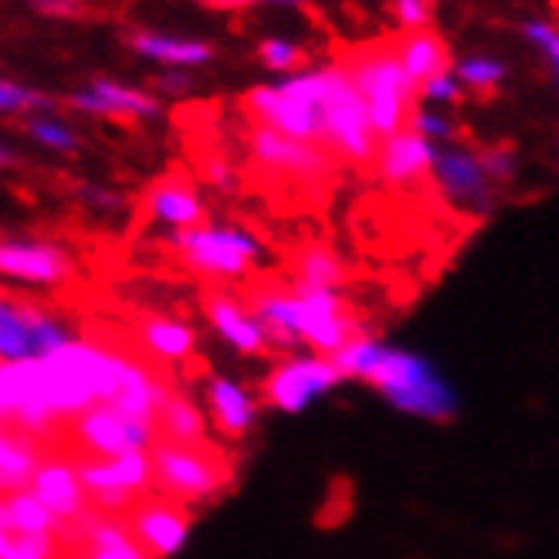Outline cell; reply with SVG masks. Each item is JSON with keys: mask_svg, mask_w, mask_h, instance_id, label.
Instances as JSON below:
<instances>
[{"mask_svg": "<svg viewBox=\"0 0 559 559\" xmlns=\"http://www.w3.org/2000/svg\"><path fill=\"white\" fill-rule=\"evenodd\" d=\"M0 559H58V536L0 533Z\"/></svg>", "mask_w": 559, "mask_h": 559, "instance_id": "cell-36", "label": "cell"}, {"mask_svg": "<svg viewBox=\"0 0 559 559\" xmlns=\"http://www.w3.org/2000/svg\"><path fill=\"white\" fill-rule=\"evenodd\" d=\"M75 539L85 546L79 559H153L129 530V522L106 515L98 509H85L72 522Z\"/></svg>", "mask_w": 559, "mask_h": 559, "instance_id": "cell-20", "label": "cell"}, {"mask_svg": "<svg viewBox=\"0 0 559 559\" xmlns=\"http://www.w3.org/2000/svg\"><path fill=\"white\" fill-rule=\"evenodd\" d=\"M435 159H438V143L424 140L420 133L407 126L404 133L380 140L377 150V174L390 187H411L424 177L435 174Z\"/></svg>", "mask_w": 559, "mask_h": 559, "instance_id": "cell-18", "label": "cell"}, {"mask_svg": "<svg viewBox=\"0 0 559 559\" xmlns=\"http://www.w3.org/2000/svg\"><path fill=\"white\" fill-rule=\"evenodd\" d=\"M346 69L353 72L359 92L367 98V109L373 119L377 136H397L411 126L414 116V98L417 85L407 79L397 45H373L359 48L356 55L346 58Z\"/></svg>", "mask_w": 559, "mask_h": 559, "instance_id": "cell-6", "label": "cell"}, {"mask_svg": "<svg viewBox=\"0 0 559 559\" xmlns=\"http://www.w3.org/2000/svg\"><path fill=\"white\" fill-rule=\"evenodd\" d=\"M522 31H525V38H530V45H536L543 51V58L549 61V69L559 79V27L549 24V21H530Z\"/></svg>", "mask_w": 559, "mask_h": 559, "instance_id": "cell-41", "label": "cell"}, {"mask_svg": "<svg viewBox=\"0 0 559 559\" xmlns=\"http://www.w3.org/2000/svg\"><path fill=\"white\" fill-rule=\"evenodd\" d=\"M129 48L146 61H156L163 69H180V72L207 64L214 58V48L207 41L174 38V35H159V31H133V35H129Z\"/></svg>", "mask_w": 559, "mask_h": 559, "instance_id": "cell-25", "label": "cell"}, {"mask_svg": "<svg viewBox=\"0 0 559 559\" xmlns=\"http://www.w3.org/2000/svg\"><path fill=\"white\" fill-rule=\"evenodd\" d=\"M41 451L38 438H27L21 431H4L0 435V491H24L41 472Z\"/></svg>", "mask_w": 559, "mask_h": 559, "instance_id": "cell-28", "label": "cell"}, {"mask_svg": "<svg viewBox=\"0 0 559 559\" xmlns=\"http://www.w3.org/2000/svg\"><path fill=\"white\" fill-rule=\"evenodd\" d=\"M383 349H386V343H380V340L370 336V333H359V336H353V340L333 356V364H336V370H340L343 380H359V383H367L370 373H373L377 364H380Z\"/></svg>", "mask_w": 559, "mask_h": 559, "instance_id": "cell-32", "label": "cell"}, {"mask_svg": "<svg viewBox=\"0 0 559 559\" xmlns=\"http://www.w3.org/2000/svg\"><path fill=\"white\" fill-rule=\"evenodd\" d=\"M153 475L156 491H163L177 506L207 502L231 481L227 468H221L204 448H183L170 441H159L153 448Z\"/></svg>", "mask_w": 559, "mask_h": 559, "instance_id": "cell-9", "label": "cell"}, {"mask_svg": "<svg viewBox=\"0 0 559 559\" xmlns=\"http://www.w3.org/2000/svg\"><path fill=\"white\" fill-rule=\"evenodd\" d=\"M140 343L150 356L163 359V364H183L197 349V333H193V325L180 319L150 316L140 325Z\"/></svg>", "mask_w": 559, "mask_h": 559, "instance_id": "cell-29", "label": "cell"}, {"mask_svg": "<svg viewBox=\"0 0 559 559\" xmlns=\"http://www.w3.org/2000/svg\"><path fill=\"white\" fill-rule=\"evenodd\" d=\"M0 112L4 116H45L55 112V98L14 79H0Z\"/></svg>", "mask_w": 559, "mask_h": 559, "instance_id": "cell-34", "label": "cell"}, {"mask_svg": "<svg viewBox=\"0 0 559 559\" xmlns=\"http://www.w3.org/2000/svg\"><path fill=\"white\" fill-rule=\"evenodd\" d=\"M156 431L163 441L183 444V448H204L207 441V417L183 393H170V401L163 404L156 417Z\"/></svg>", "mask_w": 559, "mask_h": 559, "instance_id": "cell-30", "label": "cell"}, {"mask_svg": "<svg viewBox=\"0 0 559 559\" xmlns=\"http://www.w3.org/2000/svg\"><path fill=\"white\" fill-rule=\"evenodd\" d=\"M393 17L407 31H427V24H431V0H393Z\"/></svg>", "mask_w": 559, "mask_h": 559, "instance_id": "cell-42", "label": "cell"}, {"mask_svg": "<svg viewBox=\"0 0 559 559\" xmlns=\"http://www.w3.org/2000/svg\"><path fill=\"white\" fill-rule=\"evenodd\" d=\"M322 146L349 163H373L380 136L373 129L367 98L359 92L353 72L343 64H329V92L322 106Z\"/></svg>", "mask_w": 559, "mask_h": 559, "instance_id": "cell-7", "label": "cell"}, {"mask_svg": "<svg viewBox=\"0 0 559 559\" xmlns=\"http://www.w3.org/2000/svg\"><path fill=\"white\" fill-rule=\"evenodd\" d=\"M367 386H373L393 411L417 417V420L448 424L457 414L454 386L438 373L431 359H424L411 349L386 346Z\"/></svg>", "mask_w": 559, "mask_h": 559, "instance_id": "cell-3", "label": "cell"}, {"mask_svg": "<svg viewBox=\"0 0 559 559\" xmlns=\"http://www.w3.org/2000/svg\"><path fill=\"white\" fill-rule=\"evenodd\" d=\"M462 95H465V85L457 82L454 69L444 72V75H435L431 82H424L417 98H424V106H454V103H462Z\"/></svg>", "mask_w": 559, "mask_h": 559, "instance_id": "cell-39", "label": "cell"}, {"mask_svg": "<svg viewBox=\"0 0 559 559\" xmlns=\"http://www.w3.org/2000/svg\"><path fill=\"white\" fill-rule=\"evenodd\" d=\"M204 180H207V187H214L217 193H231V190L238 187L235 167H231L227 159H221V156L204 159Z\"/></svg>", "mask_w": 559, "mask_h": 559, "instance_id": "cell-44", "label": "cell"}, {"mask_svg": "<svg viewBox=\"0 0 559 559\" xmlns=\"http://www.w3.org/2000/svg\"><path fill=\"white\" fill-rule=\"evenodd\" d=\"M506 72H509L506 64L499 58H491V55H468L462 61H454L457 82H462L465 88H472V92H491L496 85H502Z\"/></svg>", "mask_w": 559, "mask_h": 559, "instance_id": "cell-35", "label": "cell"}, {"mask_svg": "<svg viewBox=\"0 0 559 559\" xmlns=\"http://www.w3.org/2000/svg\"><path fill=\"white\" fill-rule=\"evenodd\" d=\"M190 85H193V79L187 72H180V69H167V72L156 79V88L159 92H170V95H187Z\"/></svg>", "mask_w": 559, "mask_h": 559, "instance_id": "cell-45", "label": "cell"}, {"mask_svg": "<svg viewBox=\"0 0 559 559\" xmlns=\"http://www.w3.org/2000/svg\"><path fill=\"white\" fill-rule=\"evenodd\" d=\"M167 248L177 254L187 272L211 282H241L265 254V248L248 227L214 221L167 235Z\"/></svg>", "mask_w": 559, "mask_h": 559, "instance_id": "cell-5", "label": "cell"}, {"mask_svg": "<svg viewBox=\"0 0 559 559\" xmlns=\"http://www.w3.org/2000/svg\"><path fill=\"white\" fill-rule=\"evenodd\" d=\"M241 4H302V0H241Z\"/></svg>", "mask_w": 559, "mask_h": 559, "instance_id": "cell-46", "label": "cell"}, {"mask_svg": "<svg viewBox=\"0 0 559 559\" xmlns=\"http://www.w3.org/2000/svg\"><path fill=\"white\" fill-rule=\"evenodd\" d=\"M82 485L98 512L119 515L133 509L140 496L156 488L153 475V451L119 454V457H82L79 462Z\"/></svg>", "mask_w": 559, "mask_h": 559, "instance_id": "cell-8", "label": "cell"}, {"mask_svg": "<svg viewBox=\"0 0 559 559\" xmlns=\"http://www.w3.org/2000/svg\"><path fill=\"white\" fill-rule=\"evenodd\" d=\"M31 491L64 522L72 525L88 506V491L82 485V475H79V465L72 462H45L41 472L31 481Z\"/></svg>", "mask_w": 559, "mask_h": 559, "instance_id": "cell-22", "label": "cell"}, {"mask_svg": "<svg viewBox=\"0 0 559 559\" xmlns=\"http://www.w3.org/2000/svg\"><path fill=\"white\" fill-rule=\"evenodd\" d=\"M79 201H82L88 211H103V214H116V211L126 207V201H122V197H119L116 190H109V187H95V183L79 187Z\"/></svg>", "mask_w": 559, "mask_h": 559, "instance_id": "cell-43", "label": "cell"}, {"mask_svg": "<svg viewBox=\"0 0 559 559\" xmlns=\"http://www.w3.org/2000/svg\"><path fill=\"white\" fill-rule=\"evenodd\" d=\"M411 129L414 133H420L424 140H431V143H438V146H448V143H454V136H457V126H454V119L451 116H444L441 109H435V106H417L414 109V116H411Z\"/></svg>", "mask_w": 559, "mask_h": 559, "instance_id": "cell-38", "label": "cell"}, {"mask_svg": "<svg viewBox=\"0 0 559 559\" xmlns=\"http://www.w3.org/2000/svg\"><path fill=\"white\" fill-rule=\"evenodd\" d=\"M258 58H261V64H265L269 72H278V75L302 72V61H306L302 48L285 41V38H265L258 45Z\"/></svg>", "mask_w": 559, "mask_h": 559, "instance_id": "cell-37", "label": "cell"}, {"mask_svg": "<svg viewBox=\"0 0 559 559\" xmlns=\"http://www.w3.org/2000/svg\"><path fill=\"white\" fill-rule=\"evenodd\" d=\"M143 214L156 227H163L167 235H174V231H187V227L204 224L207 221V204L201 201V193H197L187 180L163 177L146 190Z\"/></svg>", "mask_w": 559, "mask_h": 559, "instance_id": "cell-19", "label": "cell"}, {"mask_svg": "<svg viewBox=\"0 0 559 559\" xmlns=\"http://www.w3.org/2000/svg\"><path fill=\"white\" fill-rule=\"evenodd\" d=\"M35 4H41V8H61L64 0H35Z\"/></svg>", "mask_w": 559, "mask_h": 559, "instance_id": "cell-47", "label": "cell"}, {"mask_svg": "<svg viewBox=\"0 0 559 559\" xmlns=\"http://www.w3.org/2000/svg\"><path fill=\"white\" fill-rule=\"evenodd\" d=\"M248 153L265 170L292 177V180H316L329 170V150L325 146L292 140L285 133H275V129H269V126L251 129Z\"/></svg>", "mask_w": 559, "mask_h": 559, "instance_id": "cell-15", "label": "cell"}, {"mask_svg": "<svg viewBox=\"0 0 559 559\" xmlns=\"http://www.w3.org/2000/svg\"><path fill=\"white\" fill-rule=\"evenodd\" d=\"M24 133L35 140L38 146L51 150V153H61V156H69L79 150V133L75 129L58 119L55 112H45V116H27L24 119Z\"/></svg>", "mask_w": 559, "mask_h": 559, "instance_id": "cell-33", "label": "cell"}, {"mask_svg": "<svg viewBox=\"0 0 559 559\" xmlns=\"http://www.w3.org/2000/svg\"><path fill=\"white\" fill-rule=\"evenodd\" d=\"M349 278L346 261L325 245H309L295 258V285H309V288H325V292H340Z\"/></svg>", "mask_w": 559, "mask_h": 559, "instance_id": "cell-31", "label": "cell"}, {"mask_svg": "<svg viewBox=\"0 0 559 559\" xmlns=\"http://www.w3.org/2000/svg\"><path fill=\"white\" fill-rule=\"evenodd\" d=\"M129 530L153 559H170L190 539V515L170 499L140 502V509H133V519H129Z\"/></svg>", "mask_w": 559, "mask_h": 559, "instance_id": "cell-17", "label": "cell"}, {"mask_svg": "<svg viewBox=\"0 0 559 559\" xmlns=\"http://www.w3.org/2000/svg\"><path fill=\"white\" fill-rule=\"evenodd\" d=\"M397 55H401L407 79L417 85V92H420L424 82H431L435 75H444V72L454 69L444 38L435 35L431 27H427V31H407V35L397 41Z\"/></svg>", "mask_w": 559, "mask_h": 559, "instance_id": "cell-26", "label": "cell"}, {"mask_svg": "<svg viewBox=\"0 0 559 559\" xmlns=\"http://www.w3.org/2000/svg\"><path fill=\"white\" fill-rule=\"evenodd\" d=\"M72 340L75 336L69 333V325L55 319L48 309L24 299L0 302V364L41 359L61 346H69Z\"/></svg>", "mask_w": 559, "mask_h": 559, "instance_id": "cell-11", "label": "cell"}, {"mask_svg": "<svg viewBox=\"0 0 559 559\" xmlns=\"http://www.w3.org/2000/svg\"><path fill=\"white\" fill-rule=\"evenodd\" d=\"M0 275L11 285L58 288L75 275V258L58 241L8 238L0 245Z\"/></svg>", "mask_w": 559, "mask_h": 559, "instance_id": "cell-13", "label": "cell"}, {"mask_svg": "<svg viewBox=\"0 0 559 559\" xmlns=\"http://www.w3.org/2000/svg\"><path fill=\"white\" fill-rule=\"evenodd\" d=\"M207 411L214 427L224 438H245L254 420H258V401L251 393L238 383V380H227V377H211L207 380Z\"/></svg>", "mask_w": 559, "mask_h": 559, "instance_id": "cell-23", "label": "cell"}, {"mask_svg": "<svg viewBox=\"0 0 559 559\" xmlns=\"http://www.w3.org/2000/svg\"><path fill=\"white\" fill-rule=\"evenodd\" d=\"M478 156H481V167H485L488 180L496 183V187L515 180V174H519V159H515V153H512L509 146H488V150H478Z\"/></svg>", "mask_w": 559, "mask_h": 559, "instance_id": "cell-40", "label": "cell"}, {"mask_svg": "<svg viewBox=\"0 0 559 559\" xmlns=\"http://www.w3.org/2000/svg\"><path fill=\"white\" fill-rule=\"evenodd\" d=\"M61 530H64V522L31 488L11 491V496L0 499V533H14V536H58Z\"/></svg>", "mask_w": 559, "mask_h": 559, "instance_id": "cell-27", "label": "cell"}, {"mask_svg": "<svg viewBox=\"0 0 559 559\" xmlns=\"http://www.w3.org/2000/svg\"><path fill=\"white\" fill-rule=\"evenodd\" d=\"M204 309H207L211 329L235 353H241V356H261V353L269 349L265 325L258 322V316L251 312V306H245L241 299H235L231 292H211Z\"/></svg>", "mask_w": 559, "mask_h": 559, "instance_id": "cell-21", "label": "cell"}, {"mask_svg": "<svg viewBox=\"0 0 559 559\" xmlns=\"http://www.w3.org/2000/svg\"><path fill=\"white\" fill-rule=\"evenodd\" d=\"M159 431L153 420L129 417L112 404H98L88 414L75 420V441L92 451L95 457H119V454H136L153 451L159 441Z\"/></svg>", "mask_w": 559, "mask_h": 559, "instance_id": "cell-12", "label": "cell"}, {"mask_svg": "<svg viewBox=\"0 0 559 559\" xmlns=\"http://www.w3.org/2000/svg\"><path fill=\"white\" fill-rule=\"evenodd\" d=\"M340 383H343V377L333 364V356L295 353V356L282 359V364L265 377V383H261V397H265L269 407H275L282 414H302Z\"/></svg>", "mask_w": 559, "mask_h": 559, "instance_id": "cell-10", "label": "cell"}, {"mask_svg": "<svg viewBox=\"0 0 559 559\" xmlns=\"http://www.w3.org/2000/svg\"><path fill=\"white\" fill-rule=\"evenodd\" d=\"M170 393L174 390L163 383L150 367H143L140 359L129 356V367H126L119 393L112 397V407H119L129 417H140V420H153L156 424L163 404L170 401Z\"/></svg>", "mask_w": 559, "mask_h": 559, "instance_id": "cell-24", "label": "cell"}, {"mask_svg": "<svg viewBox=\"0 0 559 559\" xmlns=\"http://www.w3.org/2000/svg\"><path fill=\"white\" fill-rule=\"evenodd\" d=\"M251 312L265 325L269 346L288 353L309 349L319 356H336L353 336H359V322L349 316L343 295L325 288H269L251 299Z\"/></svg>", "mask_w": 559, "mask_h": 559, "instance_id": "cell-1", "label": "cell"}, {"mask_svg": "<svg viewBox=\"0 0 559 559\" xmlns=\"http://www.w3.org/2000/svg\"><path fill=\"white\" fill-rule=\"evenodd\" d=\"M431 180L448 204L465 207L472 214H488L491 204H496V183L488 180L481 156L468 146H457V143L438 146Z\"/></svg>", "mask_w": 559, "mask_h": 559, "instance_id": "cell-14", "label": "cell"}, {"mask_svg": "<svg viewBox=\"0 0 559 559\" xmlns=\"http://www.w3.org/2000/svg\"><path fill=\"white\" fill-rule=\"evenodd\" d=\"M41 383L55 420H79L98 404H112L122 386L129 356L112 353L88 340H72L69 346L41 356Z\"/></svg>", "mask_w": 559, "mask_h": 559, "instance_id": "cell-2", "label": "cell"}, {"mask_svg": "<svg viewBox=\"0 0 559 559\" xmlns=\"http://www.w3.org/2000/svg\"><path fill=\"white\" fill-rule=\"evenodd\" d=\"M69 106L85 116L98 119H126V122H140V119H156L159 103L133 85H122L116 79H92L85 88H75L69 95Z\"/></svg>", "mask_w": 559, "mask_h": 559, "instance_id": "cell-16", "label": "cell"}, {"mask_svg": "<svg viewBox=\"0 0 559 559\" xmlns=\"http://www.w3.org/2000/svg\"><path fill=\"white\" fill-rule=\"evenodd\" d=\"M329 92V64L285 75L275 85H254L245 106L258 126H269L292 140L322 146V106Z\"/></svg>", "mask_w": 559, "mask_h": 559, "instance_id": "cell-4", "label": "cell"}]
</instances>
